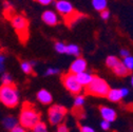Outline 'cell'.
Here are the masks:
<instances>
[{"instance_id": "6da1fadb", "label": "cell", "mask_w": 133, "mask_h": 132, "mask_svg": "<svg viewBox=\"0 0 133 132\" xmlns=\"http://www.w3.org/2000/svg\"><path fill=\"white\" fill-rule=\"evenodd\" d=\"M0 103L6 108H15L19 104V93L14 84L1 85L0 87Z\"/></svg>"}, {"instance_id": "7a4b0ae2", "label": "cell", "mask_w": 133, "mask_h": 132, "mask_svg": "<svg viewBox=\"0 0 133 132\" xmlns=\"http://www.w3.org/2000/svg\"><path fill=\"white\" fill-rule=\"evenodd\" d=\"M40 121L39 113L33 108L32 105L25 103L20 111L18 123L25 129H32L38 122Z\"/></svg>"}, {"instance_id": "3957f363", "label": "cell", "mask_w": 133, "mask_h": 132, "mask_svg": "<svg viewBox=\"0 0 133 132\" xmlns=\"http://www.w3.org/2000/svg\"><path fill=\"white\" fill-rule=\"evenodd\" d=\"M12 27L17 33L18 37L20 38L21 42H26L29 38V20L23 15H16L13 14L10 17Z\"/></svg>"}, {"instance_id": "277c9868", "label": "cell", "mask_w": 133, "mask_h": 132, "mask_svg": "<svg viewBox=\"0 0 133 132\" xmlns=\"http://www.w3.org/2000/svg\"><path fill=\"white\" fill-rule=\"evenodd\" d=\"M109 90L110 88H109V85L107 84V81L97 76H94L92 81L87 86V93L94 96H98V97L107 96Z\"/></svg>"}, {"instance_id": "5b68a950", "label": "cell", "mask_w": 133, "mask_h": 132, "mask_svg": "<svg viewBox=\"0 0 133 132\" xmlns=\"http://www.w3.org/2000/svg\"><path fill=\"white\" fill-rule=\"evenodd\" d=\"M55 8L66 21L75 20V16L77 15V13L75 12L71 2L66 1V0H58L55 2Z\"/></svg>"}, {"instance_id": "8992f818", "label": "cell", "mask_w": 133, "mask_h": 132, "mask_svg": "<svg viewBox=\"0 0 133 132\" xmlns=\"http://www.w3.org/2000/svg\"><path fill=\"white\" fill-rule=\"evenodd\" d=\"M62 84L64 86V88L68 90L69 92H71L72 94H79L82 90V86L78 82L77 77L75 74L73 73H68L62 76L61 78Z\"/></svg>"}, {"instance_id": "52a82bcc", "label": "cell", "mask_w": 133, "mask_h": 132, "mask_svg": "<svg viewBox=\"0 0 133 132\" xmlns=\"http://www.w3.org/2000/svg\"><path fill=\"white\" fill-rule=\"evenodd\" d=\"M66 113V110L64 107L59 105H54L49 109V122L51 125H59L62 120L64 118V115Z\"/></svg>"}, {"instance_id": "ba28073f", "label": "cell", "mask_w": 133, "mask_h": 132, "mask_svg": "<svg viewBox=\"0 0 133 132\" xmlns=\"http://www.w3.org/2000/svg\"><path fill=\"white\" fill-rule=\"evenodd\" d=\"M87 70V61L81 58V57H78L76 58L72 64L70 65V72L73 73V74H78V73H81Z\"/></svg>"}, {"instance_id": "9c48e42d", "label": "cell", "mask_w": 133, "mask_h": 132, "mask_svg": "<svg viewBox=\"0 0 133 132\" xmlns=\"http://www.w3.org/2000/svg\"><path fill=\"white\" fill-rule=\"evenodd\" d=\"M41 19L42 21L48 24V25H56L58 23V16L55 12L53 11H44L41 15Z\"/></svg>"}, {"instance_id": "30bf717a", "label": "cell", "mask_w": 133, "mask_h": 132, "mask_svg": "<svg viewBox=\"0 0 133 132\" xmlns=\"http://www.w3.org/2000/svg\"><path fill=\"white\" fill-rule=\"evenodd\" d=\"M99 112H101V115L103 120L109 122V123H112L116 120V112L115 110L109 108V107H102L99 109Z\"/></svg>"}, {"instance_id": "8fae6325", "label": "cell", "mask_w": 133, "mask_h": 132, "mask_svg": "<svg viewBox=\"0 0 133 132\" xmlns=\"http://www.w3.org/2000/svg\"><path fill=\"white\" fill-rule=\"evenodd\" d=\"M37 100L43 105H50L53 101V97H52V94L49 91L42 89L37 93Z\"/></svg>"}, {"instance_id": "7c38bea8", "label": "cell", "mask_w": 133, "mask_h": 132, "mask_svg": "<svg viewBox=\"0 0 133 132\" xmlns=\"http://www.w3.org/2000/svg\"><path fill=\"white\" fill-rule=\"evenodd\" d=\"M76 77H77V80H78V82L82 86V87H87L90 82L92 81V79H93V75L92 74H90V73H88V72H86V71H84V72H81V73H78V74H76Z\"/></svg>"}, {"instance_id": "4fadbf2b", "label": "cell", "mask_w": 133, "mask_h": 132, "mask_svg": "<svg viewBox=\"0 0 133 132\" xmlns=\"http://www.w3.org/2000/svg\"><path fill=\"white\" fill-rule=\"evenodd\" d=\"M107 97L110 102L116 103V102H119L123 98V94H122L121 90H118V89H110L107 94Z\"/></svg>"}, {"instance_id": "5bb4252c", "label": "cell", "mask_w": 133, "mask_h": 132, "mask_svg": "<svg viewBox=\"0 0 133 132\" xmlns=\"http://www.w3.org/2000/svg\"><path fill=\"white\" fill-rule=\"evenodd\" d=\"M18 120L14 117V116H11V115H9V116H5L3 120H2V126L8 129V130H11L12 128H14L16 125H18Z\"/></svg>"}, {"instance_id": "9a60e30c", "label": "cell", "mask_w": 133, "mask_h": 132, "mask_svg": "<svg viewBox=\"0 0 133 132\" xmlns=\"http://www.w3.org/2000/svg\"><path fill=\"white\" fill-rule=\"evenodd\" d=\"M113 72L117 76H126V75L129 74V70L125 67V64L123 62H121V61L113 68Z\"/></svg>"}, {"instance_id": "2e32d148", "label": "cell", "mask_w": 133, "mask_h": 132, "mask_svg": "<svg viewBox=\"0 0 133 132\" xmlns=\"http://www.w3.org/2000/svg\"><path fill=\"white\" fill-rule=\"evenodd\" d=\"M107 4H108L107 0H92V5H93V8H94L96 11H98V12H101V11H103V10H106Z\"/></svg>"}, {"instance_id": "e0dca14e", "label": "cell", "mask_w": 133, "mask_h": 132, "mask_svg": "<svg viewBox=\"0 0 133 132\" xmlns=\"http://www.w3.org/2000/svg\"><path fill=\"white\" fill-rule=\"evenodd\" d=\"M65 53H68L70 55H74V56H79L80 50H79L78 45H76V44H69V45H66Z\"/></svg>"}, {"instance_id": "ac0fdd59", "label": "cell", "mask_w": 133, "mask_h": 132, "mask_svg": "<svg viewBox=\"0 0 133 132\" xmlns=\"http://www.w3.org/2000/svg\"><path fill=\"white\" fill-rule=\"evenodd\" d=\"M21 70L25 73V74H32L33 73V64L32 62H29V61H22L21 64Z\"/></svg>"}, {"instance_id": "d6986e66", "label": "cell", "mask_w": 133, "mask_h": 132, "mask_svg": "<svg viewBox=\"0 0 133 132\" xmlns=\"http://www.w3.org/2000/svg\"><path fill=\"white\" fill-rule=\"evenodd\" d=\"M32 130H33V132H48V129H46L45 124L42 123V122H40V121L32 128Z\"/></svg>"}, {"instance_id": "ffe728a7", "label": "cell", "mask_w": 133, "mask_h": 132, "mask_svg": "<svg viewBox=\"0 0 133 132\" xmlns=\"http://www.w3.org/2000/svg\"><path fill=\"white\" fill-rule=\"evenodd\" d=\"M123 63L125 64V67H126V68H127L129 71L133 70V56L129 55V56H126V57H124Z\"/></svg>"}, {"instance_id": "44dd1931", "label": "cell", "mask_w": 133, "mask_h": 132, "mask_svg": "<svg viewBox=\"0 0 133 132\" xmlns=\"http://www.w3.org/2000/svg\"><path fill=\"white\" fill-rule=\"evenodd\" d=\"M118 62H119L118 58L115 57V56H109V57L106 59V64L108 65L109 68H112V69H113Z\"/></svg>"}, {"instance_id": "7402d4cb", "label": "cell", "mask_w": 133, "mask_h": 132, "mask_svg": "<svg viewBox=\"0 0 133 132\" xmlns=\"http://www.w3.org/2000/svg\"><path fill=\"white\" fill-rule=\"evenodd\" d=\"M1 82H2V85H11L13 84V78L9 73L3 72L1 75Z\"/></svg>"}, {"instance_id": "603a6c76", "label": "cell", "mask_w": 133, "mask_h": 132, "mask_svg": "<svg viewBox=\"0 0 133 132\" xmlns=\"http://www.w3.org/2000/svg\"><path fill=\"white\" fill-rule=\"evenodd\" d=\"M84 104H85V97L82 96V95L76 96L75 101H74V106L76 108H81L82 106H84Z\"/></svg>"}, {"instance_id": "cb8c5ba5", "label": "cell", "mask_w": 133, "mask_h": 132, "mask_svg": "<svg viewBox=\"0 0 133 132\" xmlns=\"http://www.w3.org/2000/svg\"><path fill=\"white\" fill-rule=\"evenodd\" d=\"M55 50H56L58 53L63 54V53H65V51H66V45H65L63 42H56V43H55Z\"/></svg>"}, {"instance_id": "d4e9b609", "label": "cell", "mask_w": 133, "mask_h": 132, "mask_svg": "<svg viewBox=\"0 0 133 132\" xmlns=\"http://www.w3.org/2000/svg\"><path fill=\"white\" fill-rule=\"evenodd\" d=\"M5 72V55L0 52V73Z\"/></svg>"}, {"instance_id": "484cf974", "label": "cell", "mask_w": 133, "mask_h": 132, "mask_svg": "<svg viewBox=\"0 0 133 132\" xmlns=\"http://www.w3.org/2000/svg\"><path fill=\"white\" fill-rule=\"evenodd\" d=\"M11 132H25V128H23L21 125H16L14 128H12L11 130H10Z\"/></svg>"}, {"instance_id": "4316f807", "label": "cell", "mask_w": 133, "mask_h": 132, "mask_svg": "<svg viewBox=\"0 0 133 132\" xmlns=\"http://www.w3.org/2000/svg\"><path fill=\"white\" fill-rule=\"evenodd\" d=\"M101 17H102L104 20H108L109 17H110V12L107 11V10H103V11H101Z\"/></svg>"}, {"instance_id": "83f0119b", "label": "cell", "mask_w": 133, "mask_h": 132, "mask_svg": "<svg viewBox=\"0 0 133 132\" xmlns=\"http://www.w3.org/2000/svg\"><path fill=\"white\" fill-rule=\"evenodd\" d=\"M56 132H69V128L63 124H59L58 127H57Z\"/></svg>"}, {"instance_id": "f1b7e54d", "label": "cell", "mask_w": 133, "mask_h": 132, "mask_svg": "<svg viewBox=\"0 0 133 132\" xmlns=\"http://www.w3.org/2000/svg\"><path fill=\"white\" fill-rule=\"evenodd\" d=\"M59 72L58 69H55V68H49L46 71H45V75H55Z\"/></svg>"}, {"instance_id": "f546056e", "label": "cell", "mask_w": 133, "mask_h": 132, "mask_svg": "<svg viewBox=\"0 0 133 132\" xmlns=\"http://www.w3.org/2000/svg\"><path fill=\"white\" fill-rule=\"evenodd\" d=\"M80 132H95V130L89 126H82L80 127Z\"/></svg>"}, {"instance_id": "4dcf8cb0", "label": "cell", "mask_w": 133, "mask_h": 132, "mask_svg": "<svg viewBox=\"0 0 133 132\" xmlns=\"http://www.w3.org/2000/svg\"><path fill=\"white\" fill-rule=\"evenodd\" d=\"M101 126H102V129H104V130H109L110 129V123L107 122V121H105V120L102 122Z\"/></svg>"}, {"instance_id": "1f68e13d", "label": "cell", "mask_w": 133, "mask_h": 132, "mask_svg": "<svg viewBox=\"0 0 133 132\" xmlns=\"http://www.w3.org/2000/svg\"><path fill=\"white\" fill-rule=\"evenodd\" d=\"M53 1L54 0H37V2H39L42 5H49V4H51Z\"/></svg>"}, {"instance_id": "d6a6232c", "label": "cell", "mask_w": 133, "mask_h": 132, "mask_svg": "<svg viewBox=\"0 0 133 132\" xmlns=\"http://www.w3.org/2000/svg\"><path fill=\"white\" fill-rule=\"evenodd\" d=\"M119 54H121V56H123V57H126V56H129V55H130V53H129L128 50H121Z\"/></svg>"}, {"instance_id": "836d02e7", "label": "cell", "mask_w": 133, "mask_h": 132, "mask_svg": "<svg viewBox=\"0 0 133 132\" xmlns=\"http://www.w3.org/2000/svg\"><path fill=\"white\" fill-rule=\"evenodd\" d=\"M121 92H122V94H123V97H125V96H127V95L129 94V90H128V89H126V88L121 89Z\"/></svg>"}, {"instance_id": "e575fe53", "label": "cell", "mask_w": 133, "mask_h": 132, "mask_svg": "<svg viewBox=\"0 0 133 132\" xmlns=\"http://www.w3.org/2000/svg\"><path fill=\"white\" fill-rule=\"evenodd\" d=\"M131 84H132V86H133V76H132V78H131Z\"/></svg>"}]
</instances>
